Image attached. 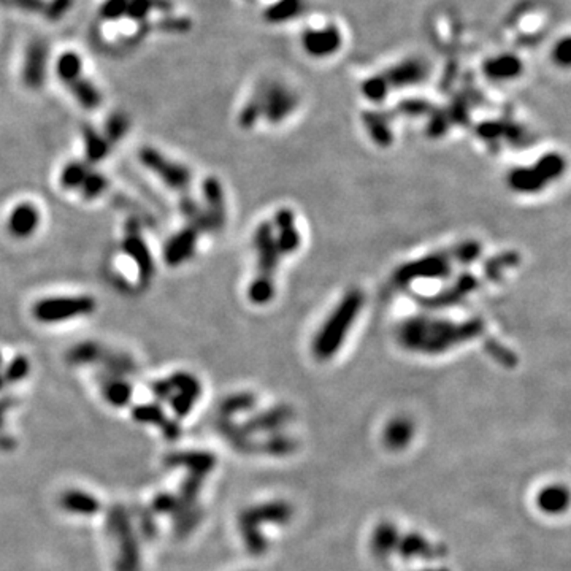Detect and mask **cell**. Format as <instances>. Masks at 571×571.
Wrapping results in <instances>:
<instances>
[{
  "label": "cell",
  "mask_w": 571,
  "mask_h": 571,
  "mask_svg": "<svg viewBox=\"0 0 571 571\" xmlns=\"http://www.w3.org/2000/svg\"><path fill=\"white\" fill-rule=\"evenodd\" d=\"M412 435V429L408 421H394L392 422L388 430H386V442L392 446V448H400L405 446V443L410 442V438Z\"/></svg>",
  "instance_id": "obj_21"
},
{
  "label": "cell",
  "mask_w": 571,
  "mask_h": 571,
  "mask_svg": "<svg viewBox=\"0 0 571 571\" xmlns=\"http://www.w3.org/2000/svg\"><path fill=\"white\" fill-rule=\"evenodd\" d=\"M40 211L31 202H21L10 211V216L6 219V229L11 237L18 240L29 238L37 232L40 225Z\"/></svg>",
  "instance_id": "obj_8"
},
{
  "label": "cell",
  "mask_w": 571,
  "mask_h": 571,
  "mask_svg": "<svg viewBox=\"0 0 571 571\" xmlns=\"http://www.w3.org/2000/svg\"><path fill=\"white\" fill-rule=\"evenodd\" d=\"M73 0H51L50 5H45V15L48 19H59L67 13L72 6Z\"/></svg>",
  "instance_id": "obj_24"
},
{
  "label": "cell",
  "mask_w": 571,
  "mask_h": 571,
  "mask_svg": "<svg viewBox=\"0 0 571 571\" xmlns=\"http://www.w3.org/2000/svg\"><path fill=\"white\" fill-rule=\"evenodd\" d=\"M48 48L45 41H32L26 51V60L23 67V81L27 87L38 89L45 82Z\"/></svg>",
  "instance_id": "obj_9"
},
{
  "label": "cell",
  "mask_w": 571,
  "mask_h": 571,
  "mask_svg": "<svg viewBox=\"0 0 571 571\" xmlns=\"http://www.w3.org/2000/svg\"><path fill=\"white\" fill-rule=\"evenodd\" d=\"M97 380L102 386L103 395H105L107 400L112 405L122 407V405H126L132 398V386L124 380V376H116L103 371L102 375H99Z\"/></svg>",
  "instance_id": "obj_11"
},
{
  "label": "cell",
  "mask_w": 571,
  "mask_h": 571,
  "mask_svg": "<svg viewBox=\"0 0 571 571\" xmlns=\"http://www.w3.org/2000/svg\"><path fill=\"white\" fill-rule=\"evenodd\" d=\"M0 365H2V357H0ZM2 380H4V378L0 376V386H2Z\"/></svg>",
  "instance_id": "obj_27"
},
{
  "label": "cell",
  "mask_w": 571,
  "mask_h": 571,
  "mask_svg": "<svg viewBox=\"0 0 571 571\" xmlns=\"http://www.w3.org/2000/svg\"><path fill=\"white\" fill-rule=\"evenodd\" d=\"M361 308L362 295L359 292H351L348 294V297H345V300L340 301L313 341V353L316 357L329 359L336 353L341 341L349 333V329L353 326L357 314H359Z\"/></svg>",
  "instance_id": "obj_2"
},
{
  "label": "cell",
  "mask_w": 571,
  "mask_h": 571,
  "mask_svg": "<svg viewBox=\"0 0 571 571\" xmlns=\"http://www.w3.org/2000/svg\"><path fill=\"white\" fill-rule=\"evenodd\" d=\"M11 4L23 10H32V11L45 9V4L41 2V0H11Z\"/></svg>",
  "instance_id": "obj_26"
},
{
  "label": "cell",
  "mask_w": 571,
  "mask_h": 571,
  "mask_svg": "<svg viewBox=\"0 0 571 571\" xmlns=\"http://www.w3.org/2000/svg\"><path fill=\"white\" fill-rule=\"evenodd\" d=\"M91 170V165L82 161H72L67 165H64V169L60 171L59 181L60 186L67 191H77L81 188L82 181H85L86 175Z\"/></svg>",
  "instance_id": "obj_15"
},
{
  "label": "cell",
  "mask_w": 571,
  "mask_h": 571,
  "mask_svg": "<svg viewBox=\"0 0 571 571\" xmlns=\"http://www.w3.org/2000/svg\"><path fill=\"white\" fill-rule=\"evenodd\" d=\"M206 208L203 210L208 218L211 230H221L225 224V203L223 186L216 178H206L202 184Z\"/></svg>",
  "instance_id": "obj_10"
},
{
  "label": "cell",
  "mask_w": 571,
  "mask_h": 571,
  "mask_svg": "<svg viewBox=\"0 0 571 571\" xmlns=\"http://www.w3.org/2000/svg\"><path fill=\"white\" fill-rule=\"evenodd\" d=\"M129 130V118L124 113H113L105 122V132L103 137L108 142L110 146H114L116 143H119L124 135L127 134Z\"/></svg>",
  "instance_id": "obj_18"
},
{
  "label": "cell",
  "mask_w": 571,
  "mask_h": 571,
  "mask_svg": "<svg viewBox=\"0 0 571 571\" xmlns=\"http://www.w3.org/2000/svg\"><path fill=\"white\" fill-rule=\"evenodd\" d=\"M161 29L170 31V32H180L188 29V21L178 19V18H167L161 21Z\"/></svg>",
  "instance_id": "obj_25"
},
{
  "label": "cell",
  "mask_w": 571,
  "mask_h": 571,
  "mask_svg": "<svg viewBox=\"0 0 571 571\" xmlns=\"http://www.w3.org/2000/svg\"><path fill=\"white\" fill-rule=\"evenodd\" d=\"M127 10V0H107L103 4L100 15L105 19H119L126 16Z\"/></svg>",
  "instance_id": "obj_23"
},
{
  "label": "cell",
  "mask_w": 571,
  "mask_h": 571,
  "mask_svg": "<svg viewBox=\"0 0 571 571\" xmlns=\"http://www.w3.org/2000/svg\"><path fill=\"white\" fill-rule=\"evenodd\" d=\"M58 75L59 78L65 82V85H70L72 81L81 77V59L78 54L75 53H65L62 54L58 60Z\"/></svg>",
  "instance_id": "obj_17"
},
{
  "label": "cell",
  "mask_w": 571,
  "mask_h": 571,
  "mask_svg": "<svg viewBox=\"0 0 571 571\" xmlns=\"http://www.w3.org/2000/svg\"><path fill=\"white\" fill-rule=\"evenodd\" d=\"M29 368L31 363L27 361V357L16 356L15 359L9 363V367L5 368V373L2 378L6 383H19L29 375Z\"/></svg>",
  "instance_id": "obj_22"
},
{
  "label": "cell",
  "mask_w": 571,
  "mask_h": 571,
  "mask_svg": "<svg viewBox=\"0 0 571 571\" xmlns=\"http://www.w3.org/2000/svg\"><path fill=\"white\" fill-rule=\"evenodd\" d=\"M139 157L144 167L149 171H153V174L159 178L165 186H169L171 191L180 192V194L188 192L192 183V171L186 167V165L169 159V157H165L159 149L149 146L142 148Z\"/></svg>",
  "instance_id": "obj_4"
},
{
  "label": "cell",
  "mask_w": 571,
  "mask_h": 571,
  "mask_svg": "<svg viewBox=\"0 0 571 571\" xmlns=\"http://www.w3.org/2000/svg\"><path fill=\"white\" fill-rule=\"evenodd\" d=\"M97 304L91 295H59L38 300L32 308V314L43 324H59L80 316L92 314Z\"/></svg>",
  "instance_id": "obj_3"
},
{
  "label": "cell",
  "mask_w": 571,
  "mask_h": 571,
  "mask_svg": "<svg viewBox=\"0 0 571 571\" xmlns=\"http://www.w3.org/2000/svg\"><path fill=\"white\" fill-rule=\"evenodd\" d=\"M122 251L126 252V256L132 259V262L137 265L140 284L148 287L154 278L156 267L149 247L142 235V227L139 219L135 218L127 219L126 229H124Z\"/></svg>",
  "instance_id": "obj_5"
},
{
  "label": "cell",
  "mask_w": 571,
  "mask_h": 571,
  "mask_svg": "<svg viewBox=\"0 0 571 571\" xmlns=\"http://www.w3.org/2000/svg\"><path fill=\"white\" fill-rule=\"evenodd\" d=\"M103 353H105V349H103L100 345H97V343L85 341L70 349V353H68V359H70L73 363H78V365H82V363H95V362H100Z\"/></svg>",
  "instance_id": "obj_16"
},
{
  "label": "cell",
  "mask_w": 571,
  "mask_h": 571,
  "mask_svg": "<svg viewBox=\"0 0 571 571\" xmlns=\"http://www.w3.org/2000/svg\"><path fill=\"white\" fill-rule=\"evenodd\" d=\"M108 188V180L105 175H102L100 171L89 170V174L86 175L85 181H82L80 192L81 196L86 198V201H94V198L100 197L103 192Z\"/></svg>",
  "instance_id": "obj_19"
},
{
  "label": "cell",
  "mask_w": 571,
  "mask_h": 571,
  "mask_svg": "<svg viewBox=\"0 0 571 571\" xmlns=\"http://www.w3.org/2000/svg\"><path fill=\"white\" fill-rule=\"evenodd\" d=\"M82 143H85L86 162L89 165L97 164L105 159L110 153V149H112V146H110L108 142L105 140V137L91 126L82 127Z\"/></svg>",
  "instance_id": "obj_12"
},
{
  "label": "cell",
  "mask_w": 571,
  "mask_h": 571,
  "mask_svg": "<svg viewBox=\"0 0 571 571\" xmlns=\"http://www.w3.org/2000/svg\"><path fill=\"white\" fill-rule=\"evenodd\" d=\"M478 327L473 324H456L448 321H412L402 329L405 345L417 351H446L457 341L471 338Z\"/></svg>",
  "instance_id": "obj_1"
},
{
  "label": "cell",
  "mask_w": 571,
  "mask_h": 571,
  "mask_svg": "<svg viewBox=\"0 0 571 571\" xmlns=\"http://www.w3.org/2000/svg\"><path fill=\"white\" fill-rule=\"evenodd\" d=\"M304 45L314 56H327L338 45V36L333 31H314L308 33Z\"/></svg>",
  "instance_id": "obj_13"
},
{
  "label": "cell",
  "mask_w": 571,
  "mask_h": 571,
  "mask_svg": "<svg viewBox=\"0 0 571 571\" xmlns=\"http://www.w3.org/2000/svg\"><path fill=\"white\" fill-rule=\"evenodd\" d=\"M67 86L70 87L72 94L75 95V99L80 102L81 107H85L87 110H94L102 103V94L89 80H85L82 77H80Z\"/></svg>",
  "instance_id": "obj_14"
},
{
  "label": "cell",
  "mask_w": 571,
  "mask_h": 571,
  "mask_svg": "<svg viewBox=\"0 0 571 571\" xmlns=\"http://www.w3.org/2000/svg\"><path fill=\"white\" fill-rule=\"evenodd\" d=\"M169 380L171 383V388H174V392H171V395L169 398L171 407H174L176 415L180 416L188 415L192 408V405H194L197 398L201 397L202 392L201 383H198L196 376L186 373V371L171 375Z\"/></svg>",
  "instance_id": "obj_6"
},
{
  "label": "cell",
  "mask_w": 571,
  "mask_h": 571,
  "mask_svg": "<svg viewBox=\"0 0 571 571\" xmlns=\"http://www.w3.org/2000/svg\"><path fill=\"white\" fill-rule=\"evenodd\" d=\"M198 235H201V232L191 224L186 225L180 232H176L164 247L165 264L169 267H178L184 264L186 260H189L196 252Z\"/></svg>",
  "instance_id": "obj_7"
},
{
  "label": "cell",
  "mask_w": 571,
  "mask_h": 571,
  "mask_svg": "<svg viewBox=\"0 0 571 571\" xmlns=\"http://www.w3.org/2000/svg\"><path fill=\"white\" fill-rule=\"evenodd\" d=\"M568 503L567 491L562 487H549L540 495V506L548 513H559Z\"/></svg>",
  "instance_id": "obj_20"
}]
</instances>
